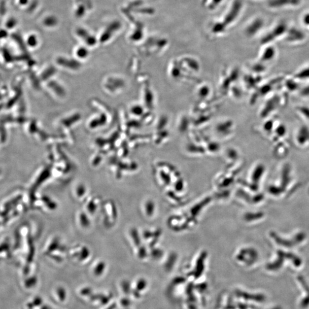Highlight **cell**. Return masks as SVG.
Returning a JSON list of instances; mask_svg holds the SVG:
<instances>
[{
  "mask_svg": "<svg viewBox=\"0 0 309 309\" xmlns=\"http://www.w3.org/2000/svg\"><path fill=\"white\" fill-rule=\"evenodd\" d=\"M288 96V94L282 91L277 90L268 96L261 110L262 117L265 119L274 117L275 114L282 107L287 105Z\"/></svg>",
  "mask_w": 309,
  "mask_h": 309,
  "instance_id": "6da1fadb",
  "label": "cell"
},
{
  "mask_svg": "<svg viewBox=\"0 0 309 309\" xmlns=\"http://www.w3.org/2000/svg\"><path fill=\"white\" fill-rule=\"evenodd\" d=\"M294 145L300 149H309V125L306 124L300 125L294 133Z\"/></svg>",
  "mask_w": 309,
  "mask_h": 309,
  "instance_id": "7a4b0ae2",
  "label": "cell"
},
{
  "mask_svg": "<svg viewBox=\"0 0 309 309\" xmlns=\"http://www.w3.org/2000/svg\"><path fill=\"white\" fill-rule=\"evenodd\" d=\"M301 82L294 77L293 75H285L280 84L279 90L282 91L289 95L295 92H299L301 88Z\"/></svg>",
  "mask_w": 309,
  "mask_h": 309,
  "instance_id": "3957f363",
  "label": "cell"
},
{
  "mask_svg": "<svg viewBox=\"0 0 309 309\" xmlns=\"http://www.w3.org/2000/svg\"><path fill=\"white\" fill-rule=\"evenodd\" d=\"M288 134L287 126L280 120L271 133L269 139L273 145L286 140Z\"/></svg>",
  "mask_w": 309,
  "mask_h": 309,
  "instance_id": "277c9868",
  "label": "cell"
},
{
  "mask_svg": "<svg viewBox=\"0 0 309 309\" xmlns=\"http://www.w3.org/2000/svg\"><path fill=\"white\" fill-rule=\"evenodd\" d=\"M287 27L284 23H281L276 26L270 33H268L266 37L263 39V43L267 44L274 41L276 39L284 35L286 32Z\"/></svg>",
  "mask_w": 309,
  "mask_h": 309,
  "instance_id": "5b68a950",
  "label": "cell"
},
{
  "mask_svg": "<svg viewBox=\"0 0 309 309\" xmlns=\"http://www.w3.org/2000/svg\"><path fill=\"white\" fill-rule=\"evenodd\" d=\"M289 145L286 140L276 143L274 145V154L277 157L282 158L288 153L289 151Z\"/></svg>",
  "mask_w": 309,
  "mask_h": 309,
  "instance_id": "8992f818",
  "label": "cell"
},
{
  "mask_svg": "<svg viewBox=\"0 0 309 309\" xmlns=\"http://www.w3.org/2000/svg\"><path fill=\"white\" fill-rule=\"evenodd\" d=\"M295 113L304 124L309 125V105H300L295 107Z\"/></svg>",
  "mask_w": 309,
  "mask_h": 309,
  "instance_id": "52a82bcc",
  "label": "cell"
},
{
  "mask_svg": "<svg viewBox=\"0 0 309 309\" xmlns=\"http://www.w3.org/2000/svg\"><path fill=\"white\" fill-rule=\"evenodd\" d=\"M300 0H270L269 6L273 8H279L288 6H297Z\"/></svg>",
  "mask_w": 309,
  "mask_h": 309,
  "instance_id": "ba28073f",
  "label": "cell"
},
{
  "mask_svg": "<svg viewBox=\"0 0 309 309\" xmlns=\"http://www.w3.org/2000/svg\"><path fill=\"white\" fill-rule=\"evenodd\" d=\"M299 82H309V64L303 66L293 75Z\"/></svg>",
  "mask_w": 309,
  "mask_h": 309,
  "instance_id": "9c48e42d",
  "label": "cell"
},
{
  "mask_svg": "<svg viewBox=\"0 0 309 309\" xmlns=\"http://www.w3.org/2000/svg\"><path fill=\"white\" fill-rule=\"evenodd\" d=\"M277 51L274 47H267L262 53L261 60L263 62H269L274 59Z\"/></svg>",
  "mask_w": 309,
  "mask_h": 309,
  "instance_id": "30bf717a",
  "label": "cell"
},
{
  "mask_svg": "<svg viewBox=\"0 0 309 309\" xmlns=\"http://www.w3.org/2000/svg\"><path fill=\"white\" fill-rule=\"evenodd\" d=\"M304 38V35L301 32L296 29H291L288 36L287 40L290 42L301 41Z\"/></svg>",
  "mask_w": 309,
  "mask_h": 309,
  "instance_id": "8fae6325",
  "label": "cell"
},
{
  "mask_svg": "<svg viewBox=\"0 0 309 309\" xmlns=\"http://www.w3.org/2000/svg\"><path fill=\"white\" fill-rule=\"evenodd\" d=\"M298 92L300 96L304 98H309V82L301 87Z\"/></svg>",
  "mask_w": 309,
  "mask_h": 309,
  "instance_id": "7c38bea8",
  "label": "cell"
}]
</instances>
